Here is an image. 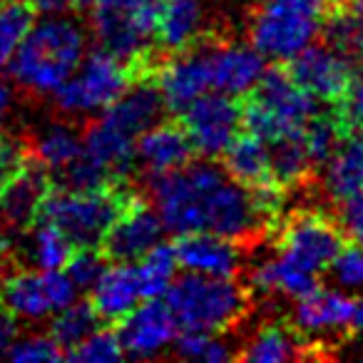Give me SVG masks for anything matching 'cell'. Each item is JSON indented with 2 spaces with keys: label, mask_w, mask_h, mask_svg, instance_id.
Instances as JSON below:
<instances>
[{
  "label": "cell",
  "mask_w": 363,
  "mask_h": 363,
  "mask_svg": "<svg viewBox=\"0 0 363 363\" xmlns=\"http://www.w3.org/2000/svg\"><path fill=\"white\" fill-rule=\"evenodd\" d=\"M87 52V35L67 16H45L33 23L8 62L13 82L28 95L50 97L75 72Z\"/></svg>",
  "instance_id": "6da1fadb"
},
{
  "label": "cell",
  "mask_w": 363,
  "mask_h": 363,
  "mask_svg": "<svg viewBox=\"0 0 363 363\" xmlns=\"http://www.w3.org/2000/svg\"><path fill=\"white\" fill-rule=\"evenodd\" d=\"M164 303L174 313L179 328L222 333L237 326L249 311L247 286L234 277H202L184 272L164 291Z\"/></svg>",
  "instance_id": "7a4b0ae2"
},
{
  "label": "cell",
  "mask_w": 363,
  "mask_h": 363,
  "mask_svg": "<svg viewBox=\"0 0 363 363\" xmlns=\"http://www.w3.org/2000/svg\"><path fill=\"white\" fill-rule=\"evenodd\" d=\"M318 110V100L294 82L286 67H267L242 105V127L264 142H272L301 132Z\"/></svg>",
  "instance_id": "3957f363"
},
{
  "label": "cell",
  "mask_w": 363,
  "mask_h": 363,
  "mask_svg": "<svg viewBox=\"0 0 363 363\" xmlns=\"http://www.w3.org/2000/svg\"><path fill=\"white\" fill-rule=\"evenodd\" d=\"M130 197L120 184L102 189L52 187L43 199L38 219L60 229L72 247H100Z\"/></svg>",
  "instance_id": "277c9868"
},
{
  "label": "cell",
  "mask_w": 363,
  "mask_h": 363,
  "mask_svg": "<svg viewBox=\"0 0 363 363\" xmlns=\"http://www.w3.org/2000/svg\"><path fill=\"white\" fill-rule=\"evenodd\" d=\"M227 177L212 160L187 162L179 169L150 177L152 207L157 209L167 234L204 232V207L212 189Z\"/></svg>",
  "instance_id": "5b68a950"
},
{
  "label": "cell",
  "mask_w": 363,
  "mask_h": 363,
  "mask_svg": "<svg viewBox=\"0 0 363 363\" xmlns=\"http://www.w3.org/2000/svg\"><path fill=\"white\" fill-rule=\"evenodd\" d=\"M157 6L160 0H90L92 35L135 72H152Z\"/></svg>",
  "instance_id": "8992f818"
},
{
  "label": "cell",
  "mask_w": 363,
  "mask_h": 363,
  "mask_svg": "<svg viewBox=\"0 0 363 363\" xmlns=\"http://www.w3.org/2000/svg\"><path fill=\"white\" fill-rule=\"evenodd\" d=\"M323 13L313 0H259L249 23V43L281 65L316 40Z\"/></svg>",
  "instance_id": "52a82bcc"
},
{
  "label": "cell",
  "mask_w": 363,
  "mask_h": 363,
  "mask_svg": "<svg viewBox=\"0 0 363 363\" xmlns=\"http://www.w3.org/2000/svg\"><path fill=\"white\" fill-rule=\"evenodd\" d=\"M135 75H140V72H135V67L122 62L112 52L97 48L92 52H85L75 72L50 97L60 115H97L125 92V87L130 85Z\"/></svg>",
  "instance_id": "ba28073f"
},
{
  "label": "cell",
  "mask_w": 363,
  "mask_h": 363,
  "mask_svg": "<svg viewBox=\"0 0 363 363\" xmlns=\"http://www.w3.org/2000/svg\"><path fill=\"white\" fill-rule=\"evenodd\" d=\"M343 242L346 237L336 222L316 212H298L281 227L274 254L313 277H321Z\"/></svg>",
  "instance_id": "9c48e42d"
},
{
  "label": "cell",
  "mask_w": 363,
  "mask_h": 363,
  "mask_svg": "<svg viewBox=\"0 0 363 363\" xmlns=\"http://www.w3.org/2000/svg\"><path fill=\"white\" fill-rule=\"evenodd\" d=\"M179 125L187 132L194 155L217 160L242 132V102L209 90L179 112Z\"/></svg>",
  "instance_id": "30bf717a"
},
{
  "label": "cell",
  "mask_w": 363,
  "mask_h": 363,
  "mask_svg": "<svg viewBox=\"0 0 363 363\" xmlns=\"http://www.w3.org/2000/svg\"><path fill=\"white\" fill-rule=\"evenodd\" d=\"M353 296L336 286H313L303 296L294 298V311L289 326L316 351L328 346L333 338L351 331Z\"/></svg>",
  "instance_id": "8fae6325"
},
{
  "label": "cell",
  "mask_w": 363,
  "mask_h": 363,
  "mask_svg": "<svg viewBox=\"0 0 363 363\" xmlns=\"http://www.w3.org/2000/svg\"><path fill=\"white\" fill-rule=\"evenodd\" d=\"M179 323L174 313L164 303V298H142L127 316L117 321V336H120L125 358L150 361L172 351Z\"/></svg>",
  "instance_id": "7c38bea8"
},
{
  "label": "cell",
  "mask_w": 363,
  "mask_h": 363,
  "mask_svg": "<svg viewBox=\"0 0 363 363\" xmlns=\"http://www.w3.org/2000/svg\"><path fill=\"white\" fill-rule=\"evenodd\" d=\"M155 85L164 100L167 112L179 115L197 97L212 90V57L209 43L199 40L197 45L182 52H172L169 60L162 62L160 70H152Z\"/></svg>",
  "instance_id": "4fadbf2b"
},
{
  "label": "cell",
  "mask_w": 363,
  "mask_h": 363,
  "mask_svg": "<svg viewBox=\"0 0 363 363\" xmlns=\"http://www.w3.org/2000/svg\"><path fill=\"white\" fill-rule=\"evenodd\" d=\"M286 72L294 77L298 87H303L318 102L336 105L348 87L353 62L338 55L326 43L313 40L311 45H306L286 62Z\"/></svg>",
  "instance_id": "5bb4252c"
},
{
  "label": "cell",
  "mask_w": 363,
  "mask_h": 363,
  "mask_svg": "<svg viewBox=\"0 0 363 363\" xmlns=\"http://www.w3.org/2000/svg\"><path fill=\"white\" fill-rule=\"evenodd\" d=\"M164 224L152 204L130 197L110 232L102 239V252L110 262H137L164 239Z\"/></svg>",
  "instance_id": "9a60e30c"
},
{
  "label": "cell",
  "mask_w": 363,
  "mask_h": 363,
  "mask_svg": "<svg viewBox=\"0 0 363 363\" xmlns=\"http://www.w3.org/2000/svg\"><path fill=\"white\" fill-rule=\"evenodd\" d=\"M52 189V177L30 155L0 187V222L13 232H26L38 219L43 199Z\"/></svg>",
  "instance_id": "2e32d148"
},
{
  "label": "cell",
  "mask_w": 363,
  "mask_h": 363,
  "mask_svg": "<svg viewBox=\"0 0 363 363\" xmlns=\"http://www.w3.org/2000/svg\"><path fill=\"white\" fill-rule=\"evenodd\" d=\"M164 100L157 90L152 72H140L132 77V82L115 102H110L105 110L97 112V120L105 122L117 135L137 142L142 132L150 130L155 122L164 117Z\"/></svg>",
  "instance_id": "e0dca14e"
},
{
  "label": "cell",
  "mask_w": 363,
  "mask_h": 363,
  "mask_svg": "<svg viewBox=\"0 0 363 363\" xmlns=\"http://www.w3.org/2000/svg\"><path fill=\"white\" fill-rule=\"evenodd\" d=\"M174 254L182 272L202 277H237L244 267L242 242L214 232L179 234Z\"/></svg>",
  "instance_id": "ac0fdd59"
},
{
  "label": "cell",
  "mask_w": 363,
  "mask_h": 363,
  "mask_svg": "<svg viewBox=\"0 0 363 363\" xmlns=\"http://www.w3.org/2000/svg\"><path fill=\"white\" fill-rule=\"evenodd\" d=\"M212 90L229 97H247L267 70V57L252 43H209Z\"/></svg>",
  "instance_id": "d6986e66"
},
{
  "label": "cell",
  "mask_w": 363,
  "mask_h": 363,
  "mask_svg": "<svg viewBox=\"0 0 363 363\" xmlns=\"http://www.w3.org/2000/svg\"><path fill=\"white\" fill-rule=\"evenodd\" d=\"M194 150L179 122L160 120L145 130L135 142V164L147 177L167 174L192 162Z\"/></svg>",
  "instance_id": "ffe728a7"
},
{
  "label": "cell",
  "mask_w": 363,
  "mask_h": 363,
  "mask_svg": "<svg viewBox=\"0 0 363 363\" xmlns=\"http://www.w3.org/2000/svg\"><path fill=\"white\" fill-rule=\"evenodd\" d=\"M145 298L135 262H110L90 289V306L102 323H117Z\"/></svg>",
  "instance_id": "44dd1931"
},
{
  "label": "cell",
  "mask_w": 363,
  "mask_h": 363,
  "mask_svg": "<svg viewBox=\"0 0 363 363\" xmlns=\"http://www.w3.org/2000/svg\"><path fill=\"white\" fill-rule=\"evenodd\" d=\"M204 33L202 0H160L155 23V43L172 52L197 45Z\"/></svg>",
  "instance_id": "7402d4cb"
},
{
  "label": "cell",
  "mask_w": 363,
  "mask_h": 363,
  "mask_svg": "<svg viewBox=\"0 0 363 363\" xmlns=\"http://www.w3.org/2000/svg\"><path fill=\"white\" fill-rule=\"evenodd\" d=\"M321 187L333 202L363 189V127H353L343 135L341 145L323 164Z\"/></svg>",
  "instance_id": "603a6c76"
},
{
  "label": "cell",
  "mask_w": 363,
  "mask_h": 363,
  "mask_svg": "<svg viewBox=\"0 0 363 363\" xmlns=\"http://www.w3.org/2000/svg\"><path fill=\"white\" fill-rule=\"evenodd\" d=\"M316 356L311 346L286 323H264L249 343H244L242 351H237L239 361L249 363H281V361H298V358Z\"/></svg>",
  "instance_id": "cb8c5ba5"
},
{
  "label": "cell",
  "mask_w": 363,
  "mask_h": 363,
  "mask_svg": "<svg viewBox=\"0 0 363 363\" xmlns=\"http://www.w3.org/2000/svg\"><path fill=\"white\" fill-rule=\"evenodd\" d=\"M0 303L18 321H45L50 316L45 289H43V274L38 269H18L0 281Z\"/></svg>",
  "instance_id": "d4e9b609"
},
{
  "label": "cell",
  "mask_w": 363,
  "mask_h": 363,
  "mask_svg": "<svg viewBox=\"0 0 363 363\" xmlns=\"http://www.w3.org/2000/svg\"><path fill=\"white\" fill-rule=\"evenodd\" d=\"M224 172L232 179L242 182L247 187H262L274 184L272 182V164H269V145L262 137L252 132H239L229 147L222 152Z\"/></svg>",
  "instance_id": "484cf974"
},
{
  "label": "cell",
  "mask_w": 363,
  "mask_h": 363,
  "mask_svg": "<svg viewBox=\"0 0 363 363\" xmlns=\"http://www.w3.org/2000/svg\"><path fill=\"white\" fill-rule=\"evenodd\" d=\"M328 48L343 55L348 62L363 60V8L356 3H336L333 11H326L321 18V30Z\"/></svg>",
  "instance_id": "4316f807"
},
{
  "label": "cell",
  "mask_w": 363,
  "mask_h": 363,
  "mask_svg": "<svg viewBox=\"0 0 363 363\" xmlns=\"http://www.w3.org/2000/svg\"><path fill=\"white\" fill-rule=\"evenodd\" d=\"M252 286L262 294H269V296H284L294 301V298L311 291L313 286H318V277L272 254L262 264H257V269L252 272Z\"/></svg>",
  "instance_id": "83f0119b"
},
{
  "label": "cell",
  "mask_w": 363,
  "mask_h": 363,
  "mask_svg": "<svg viewBox=\"0 0 363 363\" xmlns=\"http://www.w3.org/2000/svg\"><path fill=\"white\" fill-rule=\"evenodd\" d=\"M82 152V132L67 122H52L28 147V155L40 162L50 174H60Z\"/></svg>",
  "instance_id": "f1b7e54d"
},
{
  "label": "cell",
  "mask_w": 363,
  "mask_h": 363,
  "mask_svg": "<svg viewBox=\"0 0 363 363\" xmlns=\"http://www.w3.org/2000/svg\"><path fill=\"white\" fill-rule=\"evenodd\" d=\"M21 249L26 252L28 267L38 272H50V269H62L72 254V244L57 227L48 222H33L28 227V234L23 239Z\"/></svg>",
  "instance_id": "f546056e"
},
{
  "label": "cell",
  "mask_w": 363,
  "mask_h": 363,
  "mask_svg": "<svg viewBox=\"0 0 363 363\" xmlns=\"http://www.w3.org/2000/svg\"><path fill=\"white\" fill-rule=\"evenodd\" d=\"M269 145V164H272V182L277 187H296L311 174V162L303 150L301 132L296 135L279 137V140L267 142Z\"/></svg>",
  "instance_id": "4dcf8cb0"
},
{
  "label": "cell",
  "mask_w": 363,
  "mask_h": 363,
  "mask_svg": "<svg viewBox=\"0 0 363 363\" xmlns=\"http://www.w3.org/2000/svg\"><path fill=\"white\" fill-rule=\"evenodd\" d=\"M97 326H102L100 316L95 313V308L90 306V301H72L70 306L60 308V311L50 313V328L48 333L52 336V341L65 351V356L82 343Z\"/></svg>",
  "instance_id": "1f68e13d"
},
{
  "label": "cell",
  "mask_w": 363,
  "mask_h": 363,
  "mask_svg": "<svg viewBox=\"0 0 363 363\" xmlns=\"http://www.w3.org/2000/svg\"><path fill=\"white\" fill-rule=\"evenodd\" d=\"M346 125L338 117V112H321L318 110L306 125L301 127V142L303 150L308 155L311 167H323L328 162V157L336 152V147L341 145L343 135H346Z\"/></svg>",
  "instance_id": "d6a6232c"
},
{
  "label": "cell",
  "mask_w": 363,
  "mask_h": 363,
  "mask_svg": "<svg viewBox=\"0 0 363 363\" xmlns=\"http://www.w3.org/2000/svg\"><path fill=\"white\" fill-rule=\"evenodd\" d=\"M137 274H140L142 291L145 298H162L174 277L179 274V264H177L174 244L162 239L157 247H152L142 259L135 262Z\"/></svg>",
  "instance_id": "836d02e7"
},
{
  "label": "cell",
  "mask_w": 363,
  "mask_h": 363,
  "mask_svg": "<svg viewBox=\"0 0 363 363\" xmlns=\"http://www.w3.org/2000/svg\"><path fill=\"white\" fill-rule=\"evenodd\" d=\"M172 353L182 361H199V363H224L237 356L232 346L222 338V333L197 331V328H179Z\"/></svg>",
  "instance_id": "e575fe53"
},
{
  "label": "cell",
  "mask_w": 363,
  "mask_h": 363,
  "mask_svg": "<svg viewBox=\"0 0 363 363\" xmlns=\"http://www.w3.org/2000/svg\"><path fill=\"white\" fill-rule=\"evenodd\" d=\"M35 23V11L28 0H0V70H6L13 52Z\"/></svg>",
  "instance_id": "d590c367"
},
{
  "label": "cell",
  "mask_w": 363,
  "mask_h": 363,
  "mask_svg": "<svg viewBox=\"0 0 363 363\" xmlns=\"http://www.w3.org/2000/svg\"><path fill=\"white\" fill-rule=\"evenodd\" d=\"M328 279L336 289L346 294H363V247L356 242L346 244L338 249V254L331 259L326 269Z\"/></svg>",
  "instance_id": "8d00e7d4"
},
{
  "label": "cell",
  "mask_w": 363,
  "mask_h": 363,
  "mask_svg": "<svg viewBox=\"0 0 363 363\" xmlns=\"http://www.w3.org/2000/svg\"><path fill=\"white\" fill-rule=\"evenodd\" d=\"M65 358H70V361H82V363H115L125 358V351H122L117 328L97 326L95 331L82 343H77Z\"/></svg>",
  "instance_id": "74e56055"
},
{
  "label": "cell",
  "mask_w": 363,
  "mask_h": 363,
  "mask_svg": "<svg viewBox=\"0 0 363 363\" xmlns=\"http://www.w3.org/2000/svg\"><path fill=\"white\" fill-rule=\"evenodd\" d=\"M107 264H110V259L105 257V252H100V247H75L62 269L77 284L80 291H90L92 284L107 269Z\"/></svg>",
  "instance_id": "f35d334b"
},
{
  "label": "cell",
  "mask_w": 363,
  "mask_h": 363,
  "mask_svg": "<svg viewBox=\"0 0 363 363\" xmlns=\"http://www.w3.org/2000/svg\"><path fill=\"white\" fill-rule=\"evenodd\" d=\"M16 363H57L65 361V351L52 341L50 333H30L16 338L6 353Z\"/></svg>",
  "instance_id": "ab89813d"
},
{
  "label": "cell",
  "mask_w": 363,
  "mask_h": 363,
  "mask_svg": "<svg viewBox=\"0 0 363 363\" xmlns=\"http://www.w3.org/2000/svg\"><path fill=\"white\" fill-rule=\"evenodd\" d=\"M336 105H338V117L343 120L346 130L363 127V60L353 65L348 87Z\"/></svg>",
  "instance_id": "60d3db41"
},
{
  "label": "cell",
  "mask_w": 363,
  "mask_h": 363,
  "mask_svg": "<svg viewBox=\"0 0 363 363\" xmlns=\"http://www.w3.org/2000/svg\"><path fill=\"white\" fill-rule=\"evenodd\" d=\"M43 274V289H45L48 303H50V311H60V308L70 306L72 301L80 298V289L77 284L67 277L65 269H50V272H40Z\"/></svg>",
  "instance_id": "b9f144b4"
},
{
  "label": "cell",
  "mask_w": 363,
  "mask_h": 363,
  "mask_svg": "<svg viewBox=\"0 0 363 363\" xmlns=\"http://www.w3.org/2000/svg\"><path fill=\"white\" fill-rule=\"evenodd\" d=\"M338 227L343 237L363 247V189L338 202Z\"/></svg>",
  "instance_id": "7bdbcfd3"
},
{
  "label": "cell",
  "mask_w": 363,
  "mask_h": 363,
  "mask_svg": "<svg viewBox=\"0 0 363 363\" xmlns=\"http://www.w3.org/2000/svg\"><path fill=\"white\" fill-rule=\"evenodd\" d=\"M26 155H28V147L21 140H16L13 135L0 130V187L11 179V174L26 160Z\"/></svg>",
  "instance_id": "ee69618b"
},
{
  "label": "cell",
  "mask_w": 363,
  "mask_h": 363,
  "mask_svg": "<svg viewBox=\"0 0 363 363\" xmlns=\"http://www.w3.org/2000/svg\"><path fill=\"white\" fill-rule=\"evenodd\" d=\"M35 16H67L72 8H80V0H28Z\"/></svg>",
  "instance_id": "f6af8a7d"
},
{
  "label": "cell",
  "mask_w": 363,
  "mask_h": 363,
  "mask_svg": "<svg viewBox=\"0 0 363 363\" xmlns=\"http://www.w3.org/2000/svg\"><path fill=\"white\" fill-rule=\"evenodd\" d=\"M18 338V318L8 313L0 303V356H6L11 343Z\"/></svg>",
  "instance_id": "bcb514c9"
},
{
  "label": "cell",
  "mask_w": 363,
  "mask_h": 363,
  "mask_svg": "<svg viewBox=\"0 0 363 363\" xmlns=\"http://www.w3.org/2000/svg\"><path fill=\"white\" fill-rule=\"evenodd\" d=\"M13 107H16V92H13L11 82L0 75V122L8 120V115L13 112Z\"/></svg>",
  "instance_id": "7dc6e473"
},
{
  "label": "cell",
  "mask_w": 363,
  "mask_h": 363,
  "mask_svg": "<svg viewBox=\"0 0 363 363\" xmlns=\"http://www.w3.org/2000/svg\"><path fill=\"white\" fill-rule=\"evenodd\" d=\"M351 331L363 336V294H358V298H353V318H351Z\"/></svg>",
  "instance_id": "c3c4849f"
},
{
  "label": "cell",
  "mask_w": 363,
  "mask_h": 363,
  "mask_svg": "<svg viewBox=\"0 0 363 363\" xmlns=\"http://www.w3.org/2000/svg\"><path fill=\"white\" fill-rule=\"evenodd\" d=\"M318 8H323V11H328V6H331V0H313Z\"/></svg>",
  "instance_id": "681fc988"
},
{
  "label": "cell",
  "mask_w": 363,
  "mask_h": 363,
  "mask_svg": "<svg viewBox=\"0 0 363 363\" xmlns=\"http://www.w3.org/2000/svg\"><path fill=\"white\" fill-rule=\"evenodd\" d=\"M85 6H90V0H80V8H85Z\"/></svg>",
  "instance_id": "f907efd6"
},
{
  "label": "cell",
  "mask_w": 363,
  "mask_h": 363,
  "mask_svg": "<svg viewBox=\"0 0 363 363\" xmlns=\"http://www.w3.org/2000/svg\"><path fill=\"white\" fill-rule=\"evenodd\" d=\"M356 358H358V361H363V348H361V351L356 353Z\"/></svg>",
  "instance_id": "816d5d0a"
},
{
  "label": "cell",
  "mask_w": 363,
  "mask_h": 363,
  "mask_svg": "<svg viewBox=\"0 0 363 363\" xmlns=\"http://www.w3.org/2000/svg\"><path fill=\"white\" fill-rule=\"evenodd\" d=\"M351 3H356L358 8H363V0H351Z\"/></svg>",
  "instance_id": "f5cc1de1"
},
{
  "label": "cell",
  "mask_w": 363,
  "mask_h": 363,
  "mask_svg": "<svg viewBox=\"0 0 363 363\" xmlns=\"http://www.w3.org/2000/svg\"><path fill=\"white\" fill-rule=\"evenodd\" d=\"M336 3H351V0H336Z\"/></svg>",
  "instance_id": "db71d44e"
}]
</instances>
